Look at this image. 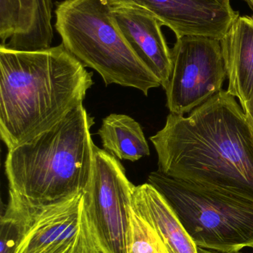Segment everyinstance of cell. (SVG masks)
I'll return each instance as SVG.
<instances>
[{
    "label": "cell",
    "instance_id": "obj_1",
    "mask_svg": "<svg viewBox=\"0 0 253 253\" xmlns=\"http://www.w3.org/2000/svg\"><path fill=\"white\" fill-rule=\"evenodd\" d=\"M150 140L159 172L253 205V134L227 90L187 117L169 114Z\"/></svg>",
    "mask_w": 253,
    "mask_h": 253
},
{
    "label": "cell",
    "instance_id": "obj_2",
    "mask_svg": "<svg viewBox=\"0 0 253 253\" xmlns=\"http://www.w3.org/2000/svg\"><path fill=\"white\" fill-rule=\"evenodd\" d=\"M92 74L61 44L39 51L0 47V135L8 150L83 105Z\"/></svg>",
    "mask_w": 253,
    "mask_h": 253
},
{
    "label": "cell",
    "instance_id": "obj_3",
    "mask_svg": "<svg viewBox=\"0 0 253 253\" xmlns=\"http://www.w3.org/2000/svg\"><path fill=\"white\" fill-rule=\"evenodd\" d=\"M94 123L83 104L50 129L8 150L7 204L42 208L84 193L93 172Z\"/></svg>",
    "mask_w": 253,
    "mask_h": 253
},
{
    "label": "cell",
    "instance_id": "obj_4",
    "mask_svg": "<svg viewBox=\"0 0 253 253\" xmlns=\"http://www.w3.org/2000/svg\"><path fill=\"white\" fill-rule=\"evenodd\" d=\"M55 16L64 47L96 71L105 85L134 87L145 96L161 86L120 31L110 0H63L56 4Z\"/></svg>",
    "mask_w": 253,
    "mask_h": 253
},
{
    "label": "cell",
    "instance_id": "obj_5",
    "mask_svg": "<svg viewBox=\"0 0 253 253\" xmlns=\"http://www.w3.org/2000/svg\"><path fill=\"white\" fill-rule=\"evenodd\" d=\"M148 183L164 197L198 248L220 253L253 250V205L158 170Z\"/></svg>",
    "mask_w": 253,
    "mask_h": 253
},
{
    "label": "cell",
    "instance_id": "obj_6",
    "mask_svg": "<svg viewBox=\"0 0 253 253\" xmlns=\"http://www.w3.org/2000/svg\"><path fill=\"white\" fill-rule=\"evenodd\" d=\"M134 187L117 158L95 145L93 172L84 192V204L104 253H128Z\"/></svg>",
    "mask_w": 253,
    "mask_h": 253
},
{
    "label": "cell",
    "instance_id": "obj_7",
    "mask_svg": "<svg viewBox=\"0 0 253 253\" xmlns=\"http://www.w3.org/2000/svg\"><path fill=\"white\" fill-rule=\"evenodd\" d=\"M171 57L172 72L165 88L170 114L191 113L222 90L227 75L220 40L177 39Z\"/></svg>",
    "mask_w": 253,
    "mask_h": 253
},
{
    "label": "cell",
    "instance_id": "obj_8",
    "mask_svg": "<svg viewBox=\"0 0 253 253\" xmlns=\"http://www.w3.org/2000/svg\"><path fill=\"white\" fill-rule=\"evenodd\" d=\"M7 205L24 220L15 253H104L86 213L84 193L42 208Z\"/></svg>",
    "mask_w": 253,
    "mask_h": 253
},
{
    "label": "cell",
    "instance_id": "obj_9",
    "mask_svg": "<svg viewBox=\"0 0 253 253\" xmlns=\"http://www.w3.org/2000/svg\"><path fill=\"white\" fill-rule=\"evenodd\" d=\"M151 12L177 39L207 37L221 40L240 15L231 0H130Z\"/></svg>",
    "mask_w": 253,
    "mask_h": 253
},
{
    "label": "cell",
    "instance_id": "obj_10",
    "mask_svg": "<svg viewBox=\"0 0 253 253\" xmlns=\"http://www.w3.org/2000/svg\"><path fill=\"white\" fill-rule=\"evenodd\" d=\"M113 16L134 52L166 88L172 57L160 21L147 9L130 1L110 0Z\"/></svg>",
    "mask_w": 253,
    "mask_h": 253
},
{
    "label": "cell",
    "instance_id": "obj_11",
    "mask_svg": "<svg viewBox=\"0 0 253 253\" xmlns=\"http://www.w3.org/2000/svg\"><path fill=\"white\" fill-rule=\"evenodd\" d=\"M51 0H0V47L39 51L51 47Z\"/></svg>",
    "mask_w": 253,
    "mask_h": 253
},
{
    "label": "cell",
    "instance_id": "obj_12",
    "mask_svg": "<svg viewBox=\"0 0 253 253\" xmlns=\"http://www.w3.org/2000/svg\"><path fill=\"white\" fill-rule=\"evenodd\" d=\"M132 208L157 233L166 253H199L166 199L150 183L134 187Z\"/></svg>",
    "mask_w": 253,
    "mask_h": 253
},
{
    "label": "cell",
    "instance_id": "obj_13",
    "mask_svg": "<svg viewBox=\"0 0 253 253\" xmlns=\"http://www.w3.org/2000/svg\"><path fill=\"white\" fill-rule=\"evenodd\" d=\"M220 43L229 80L227 93L243 105L253 93V15L239 16Z\"/></svg>",
    "mask_w": 253,
    "mask_h": 253
},
{
    "label": "cell",
    "instance_id": "obj_14",
    "mask_svg": "<svg viewBox=\"0 0 253 253\" xmlns=\"http://www.w3.org/2000/svg\"><path fill=\"white\" fill-rule=\"evenodd\" d=\"M105 151L120 160L135 162L150 155L141 125L125 114H110L98 132Z\"/></svg>",
    "mask_w": 253,
    "mask_h": 253
},
{
    "label": "cell",
    "instance_id": "obj_15",
    "mask_svg": "<svg viewBox=\"0 0 253 253\" xmlns=\"http://www.w3.org/2000/svg\"><path fill=\"white\" fill-rule=\"evenodd\" d=\"M128 253H166L157 233L131 207L127 235Z\"/></svg>",
    "mask_w": 253,
    "mask_h": 253
},
{
    "label": "cell",
    "instance_id": "obj_16",
    "mask_svg": "<svg viewBox=\"0 0 253 253\" xmlns=\"http://www.w3.org/2000/svg\"><path fill=\"white\" fill-rule=\"evenodd\" d=\"M24 220L20 212L7 205L0 221V253H15L22 238Z\"/></svg>",
    "mask_w": 253,
    "mask_h": 253
},
{
    "label": "cell",
    "instance_id": "obj_17",
    "mask_svg": "<svg viewBox=\"0 0 253 253\" xmlns=\"http://www.w3.org/2000/svg\"><path fill=\"white\" fill-rule=\"evenodd\" d=\"M242 108L245 114L247 123L253 134V93L251 99L242 105Z\"/></svg>",
    "mask_w": 253,
    "mask_h": 253
},
{
    "label": "cell",
    "instance_id": "obj_18",
    "mask_svg": "<svg viewBox=\"0 0 253 253\" xmlns=\"http://www.w3.org/2000/svg\"><path fill=\"white\" fill-rule=\"evenodd\" d=\"M198 251H199V253H220L218 252H214V251H208V250L203 249V248H198Z\"/></svg>",
    "mask_w": 253,
    "mask_h": 253
},
{
    "label": "cell",
    "instance_id": "obj_19",
    "mask_svg": "<svg viewBox=\"0 0 253 253\" xmlns=\"http://www.w3.org/2000/svg\"><path fill=\"white\" fill-rule=\"evenodd\" d=\"M245 2L248 4V5L249 6L250 8L253 10V0H243Z\"/></svg>",
    "mask_w": 253,
    "mask_h": 253
},
{
    "label": "cell",
    "instance_id": "obj_20",
    "mask_svg": "<svg viewBox=\"0 0 253 253\" xmlns=\"http://www.w3.org/2000/svg\"><path fill=\"white\" fill-rule=\"evenodd\" d=\"M119 1H130V0H119Z\"/></svg>",
    "mask_w": 253,
    "mask_h": 253
},
{
    "label": "cell",
    "instance_id": "obj_21",
    "mask_svg": "<svg viewBox=\"0 0 253 253\" xmlns=\"http://www.w3.org/2000/svg\"></svg>",
    "mask_w": 253,
    "mask_h": 253
}]
</instances>
